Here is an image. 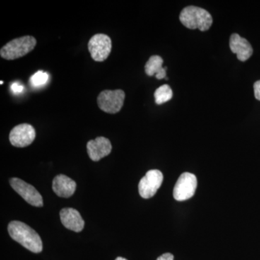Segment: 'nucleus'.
<instances>
[{
    "label": "nucleus",
    "mask_w": 260,
    "mask_h": 260,
    "mask_svg": "<svg viewBox=\"0 0 260 260\" xmlns=\"http://www.w3.org/2000/svg\"><path fill=\"white\" fill-rule=\"evenodd\" d=\"M53 191L57 196L68 198L74 194L76 189V183L73 179L63 174L54 177L52 184Z\"/></svg>",
    "instance_id": "nucleus-13"
},
{
    "label": "nucleus",
    "mask_w": 260,
    "mask_h": 260,
    "mask_svg": "<svg viewBox=\"0 0 260 260\" xmlns=\"http://www.w3.org/2000/svg\"><path fill=\"white\" fill-rule=\"evenodd\" d=\"M179 20L186 28H198L201 31H206L213 24V18L209 12L195 6L186 7L181 10Z\"/></svg>",
    "instance_id": "nucleus-2"
},
{
    "label": "nucleus",
    "mask_w": 260,
    "mask_h": 260,
    "mask_svg": "<svg viewBox=\"0 0 260 260\" xmlns=\"http://www.w3.org/2000/svg\"><path fill=\"white\" fill-rule=\"evenodd\" d=\"M164 181V175L159 170H150L142 178L138 186L140 196L144 199L151 198L157 192Z\"/></svg>",
    "instance_id": "nucleus-8"
},
{
    "label": "nucleus",
    "mask_w": 260,
    "mask_h": 260,
    "mask_svg": "<svg viewBox=\"0 0 260 260\" xmlns=\"http://www.w3.org/2000/svg\"><path fill=\"white\" fill-rule=\"evenodd\" d=\"M35 138V129L28 124H18L10 133V143L17 148L28 146L34 142Z\"/></svg>",
    "instance_id": "nucleus-9"
},
{
    "label": "nucleus",
    "mask_w": 260,
    "mask_h": 260,
    "mask_svg": "<svg viewBox=\"0 0 260 260\" xmlns=\"http://www.w3.org/2000/svg\"><path fill=\"white\" fill-rule=\"evenodd\" d=\"M198 180L194 174L185 172L178 179L174 189V198L177 201H184L194 196Z\"/></svg>",
    "instance_id": "nucleus-6"
},
{
    "label": "nucleus",
    "mask_w": 260,
    "mask_h": 260,
    "mask_svg": "<svg viewBox=\"0 0 260 260\" xmlns=\"http://www.w3.org/2000/svg\"><path fill=\"white\" fill-rule=\"evenodd\" d=\"M254 96L256 100L260 101V80L255 82L254 84Z\"/></svg>",
    "instance_id": "nucleus-18"
},
{
    "label": "nucleus",
    "mask_w": 260,
    "mask_h": 260,
    "mask_svg": "<svg viewBox=\"0 0 260 260\" xmlns=\"http://www.w3.org/2000/svg\"><path fill=\"white\" fill-rule=\"evenodd\" d=\"M174 255L171 253H166L159 256L157 260H174Z\"/></svg>",
    "instance_id": "nucleus-19"
},
{
    "label": "nucleus",
    "mask_w": 260,
    "mask_h": 260,
    "mask_svg": "<svg viewBox=\"0 0 260 260\" xmlns=\"http://www.w3.org/2000/svg\"><path fill=\"white\" fill-rule=\"evenodd\" d=\"M112 48V40L106 34H95L88 42L89 52L95 61H105L109 57Z\"/></svg>",
    "instance_id": "nucleus-5"
},
{
    "label": "nucleus",
    "mask_w": 260,
    "mask_h": 260,
    "mask_svg": "<svg viewBox=\"0 0 260 260\" xmlns=\"http://www.w3.org/2000/svg\"><path fill=\"white\" fill-rule=\"evenodd\" d=\"M115 260H127L125 259V258L121 257V256H119V257L116 258Z\"/></svg>",
    "instance_id": "nucleus-20"
},
{
    "label": "nucleus",
    "mask_w": 260,
    "mask_h": 260,
    "mask_svg": "<svg viewBox=\"0 0 260 260\" xmlns=\"http://www.w3.org/2000/svg\"><path fill=\"white\" fill-rule=\"evenodd\" d=\"M164 60L160 56L153 55L150 56V59L145 64V73L148 76L155 75L158 80L164 79L167 76V68H162Z\"/></svg>",
    "instance_id": "nucleus-14"
},
{
    "label": "nucleus",
    "mask_w": 260,
    "mask_h": 260,
    "mask_svg": "<svg viewBox=\"0 0 260 260\" xmlns=\"http://www.w3.org/2000/svg\"><path fill=\"white\" fill-rule=\"evenodd\" d=\"M229 45L232 52L237 54L239 60L245 61L252 55L253 49L250 43L239 34H234L231 36Z\"/></svg>",
    "instance_id": "nucleus-11"
},
{
    "label": "nucleus",
    "mask_w": 260,
    "mask_h": 260,
    "mask_svg": "<svg viewBox=\"0 0 260 260\" xmlns=\"http://www.w3.org/2000/svg\"><path fill=\"white\" fill-rule=\"evenodd\" d=\"M37 45L35 38L30 36L18 38L5 44L0 50V55L8 60H13L26 55Z\"/></svg>",
    "instance_id": "nucleus-3"
},
{
    "label": "nucleus",
    "mask_w": 260,
    "mask_h": 260,
    "mask_svg": "<svg viewBox=\"0 0 260 260\" xmlns=\"http://www.w3.org/2000/svg\"><path fill=\"white\" fill-rule=\"evenodd\" d=\"M60 219L63 225L69 230L80 232L85 226L81 215L74 208H63L60 211Z\"/></svg>",
    "instance_id": "nucleus-12"
},
{
    "label": "nucleus",
    "mask_w": 260,
    "mask_h": 260,
    "mask_svg": "<svg viewBox=\"0 0 260 260\" xmlns=\"http://www.w3.org/2000/svg\"><path fill=\"white\" fill-rule=\"evenodd\" d=\"M10 237L15 242L21 244L29 251L40 253L43 250V244L40 236L32 228L23 222H10L8 225Z\"/></svg>",
    "instance_id": "nucleus-1"
},
{
    "label": "nucleus",
    "mask_w": 260,
    "mask_h": 260,
    "mask_svg": "<svg viewBox=\"0 0 260 260\" xmlns=\"http://www.w3.org/2000/svg\"><path fill=\"white\" fill-rule=\"evenodd\" d=\"M172 97L173 91L169 85H164L159 87L154 93L155 103L158 105L169 102L172 99Z\"/></svg>",
    "instance_id": "nucleus-15"
},
{
    "label": "nucleus",
    "mask_w": 260,
    "mask_h": 260,
    "mask_svg": "<svg viewBox=\"0 0 260 260\" xmlns=\"http://www.w3.org/2000/svg\"><path fill=\"white\" fill-rule=\"evenodd\" d=\"M125 93L122 90H106L97 98L99 107L104 112L116 114L120 112L124 105Z\"/></svg>",
    "instance_id": "nucleus-4"
},
{
    "label": "nucleus",
    "mask_w": 260,
    "mask_h": 260,
    "mask_svg": "<svg viewBox=\"0 0 260 260\" xmlns=\"http://www.w3.org/2000/svg\"><path fill=\"white\" fill-rule=\"evenodd\" d=\"M10 184L13 189L32 206L42 207L44 205L42 195L34 186L18 178L10 179Z\"/></svg>",
    "instance_id": "nucleus-7"
},
{
    "label": "nucleus",
    "mask_w": 260,
    "mask_h": 260,
    "mask_svg": "<svg viewBox=\"0 0 260 260\" xmlns=\"http://www.w3.org/2000/svg\"><path fill=\"white\" fill-rule=\"evenodd\" d=\"M10 90H12L13 93L18 95V94H20L23 91L24 86L21 84L14 83L12 84L11 86H10Z\"/></svg>",
    "instance_id": "nucleus-17"
},
{
    "label": "nucleus",
    "mask_w": 260,
    "mask_h": 260,
    "mask_svg": "<svg viewBox=\"0 0 260 260\" xmlns=\"http://www.w3.org/2000/svg\"><path fill=\"white\" fill-rule=\"evenodd\" d=\"M112 150L110 140L104 137H98L95 140H90L87 144L88 156L93 161H99L107 156Z\"/></svg>",
    "instance_id": "nucleus-10"
},
{
    "label": "nucleus",
    "mask_w": 260,
    "mask_h": 260,
    "mask_svg": "<svg viewBox=\"0 0 260 260\" xmlns=\"http://www.w3.org/2000/svg\"><path fill=\"white\" fill-rule=\"evenodd\" d=\"M49 75L44 71H38L30 78V83L34 88L44 86L49 81Z\"/></svg>",
    "instance_id": "nucleus-16"
}]
</instances>
